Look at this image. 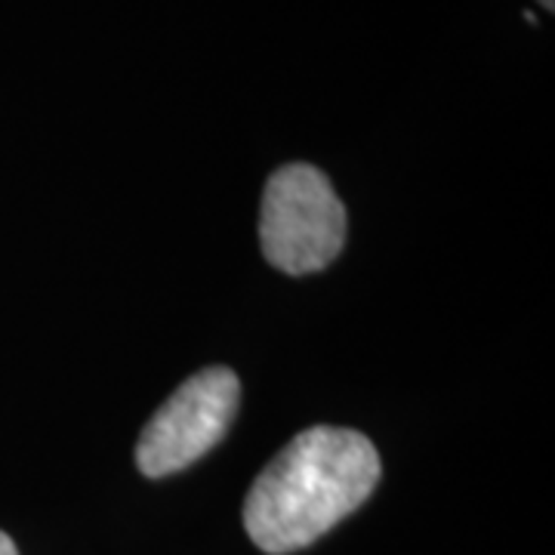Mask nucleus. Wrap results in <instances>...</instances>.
Masks as SVG:
<instances>
[{
  "label": "nucleus",
  "instance_id": "1",
  "mask_svg": "<svg viewBox=\"0 0 555 555\" xmlns=\"http://www.w3.org/2000/svg\"><path fill=\"white\" fill-rule=\"evenodd\" d=\"M379 454L356 429L312 426L262 469L244 500V528L262 553L312 546L374 494Z\"/></svg>",
  "mask_w": 555,
  "mask_h": 555
},
{
  "label": "nucleus",
  "instance_id": "2",
  "mask_svg": "<svg viewBox=\"0 0 555 555\" xmlns=\"http://www.w3.org/2000/svg\"><path fill=\"white\" fill-rule=\"evenodd\" d=\"M259 244L269 266L284 275L327 269L346 244V207L331 179L312 164L275 170L259 210Z\"/></svg>",
  "mask_w": 555,
  "mask_h": 555
},
{
  "label": "nucleus",
  "instance_id": "3",
  "mask_svg": "<svg viewBox=\"0 0 555 555\" xmlns=\"http://www.w3.org/2000/svg\"><path fill=\"white\" fill-rule=\"evenodd\" d=\"M241 383L229 367H204L167 398L142 429L137 466L142 476L164 478L207 454L238 411Z\"/></svg>",
  "mask_w": 555,
  "mask_h": 555
},
{
  "label": "nucleus",
  "instance_id": "4",
  "mask_svg": "<svg viewBox=\"0 0 555 555\" xmlns=\"http://www.w3.org/2000/svg\"><path fill=\"white\" fill-rule=\"evenodd\" d=\"M0 555H20L16 543L10 540V534H3V531H0Z\"/></svg>",
  "mask_w": 555,
  "mask_h": 555
},
{
  "label": "nucleus",
  "instance_id": "5",
  "mask_svg": "<svg viewBox=\"0 0 555 555\" xmlns=\"http://www.w3.org/2000/svg\"><path fill=\"white\" fill-rule=\"evenodd\" d=\"M543 3V10H555V0H540Z\"/></svg>",
  "mask_w": 555,
  "mask_h": 555
}]
</instances>
